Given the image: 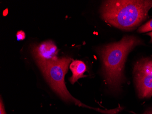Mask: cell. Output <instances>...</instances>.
Instances as JSON below:
<instances>
[{
  "instance_id": "cell-1",
  "label": "cell",
  "mask_w": 152,
  "mask_h": 114,
  "mask_svg": "<svg viewBox=\"0 0 152 114\" xmlns=\"http://www.w3.org/2000/svg\"><path fill=\"white\" fill-rule=\"evenodd\" d=\"M152 1H107L101 8L102 19L111 25L131 30L147 18Z\"/></svg>"
},
{
  "instance_id": "cell-2",
  "label": "cell",
  "mask_w": 152,
  "mask_h": 114,
  "mask_svg": "<svg viewBox=\"0 0 152 114\" xmlns=\"http://www.w3.org/2000/svg\"><path fill=\"white\" fill-rule=\"evenodd\" d=\"M140 43L141 41L135 37L126 36L119 42L103 46L99 50L105 78L112 90H119L124 80V65L127 56Z\"/></svg>"
},
{
  "instance_id": "cell-3",
  "label": "cell",
  "mask_w": 152,
  "mask_h": 114,
  "mask_svg": "<svg viewBox=\"0 0 152 114\" xmlns=\"http://www.w3.org/2000/svg\"><path fill=\"white\" fill-rule=\"evenodd\" d=\"M71 61V58L63 57L56 60L40 64L38 66L51 88L61 99L65 101L74 103L79 106L87 107L74 98L66 86L65 76Z\"/></svg>"
},
{
  "instance_id": "cell-4",
  "label": "cell",
  "mask_w": 152,
  "mask_h": 114,
  "mask_svg": "<svg viewBox=\"0 0 152 114\" xmlns=\"http://www.w3.org/2000/svg\"><path fill=\"white\" fill-rule=\"evenodd\" d=\"M135 80L139 96L148 98L152 96V60L143 59L138 62L134 69Z\"/></svg>"
},
{
  "instance_id": "cell-5",
  "label": "cell",
  "mask_w": 152,
  "mask_h": 114,
  "mask_svg": "<svg viewBox=\"0 0 152 114\" xmlns=\"http://www.w3.org/2000/svg\"><path fill=\"white\" fill-rule=\"evenodd\" d=\"M58 48L51 40L45 41L35 46L32 49V54L38 65L56 60L58 57Z\"/></svg>"
},
{
  "instance_id": "cell-6",
  "label": "cell",
  "mask_w": 152,
  "mask_h": 114,
  "mask_svg": "<svg viewBox=\"0 0 152 114\" xmlns=\"http://www.w3.org/2000/svg\"><path fill=\"white\" fill-rule=\"evenodd\" d=\"M70 68L72 72V75L70 78L69 80L72 85L80 78L87 76L84 75V73L87 71V66L82 61L79 60L73 61L70 65Z\"/></svg>"
},
{
  "instance_id": "cell-7",
  "label": "cell",
  "mask_w": 152,
  "mask_h": 114,
  "mask_svg": "<svg viewBox=\"0 0 152 114\" xmlns=\"http://www.w3.org/2000/svg\"><path fill=\"white\" fill-rule=\"evenodd\" d=\"M152 31V19L139 28L138 32L140 33Z\"/></svg>"
},
{
  "instance_id": "cell-8",
  "label": "cell",
  "mask_w": 152,
  "mask_h": 114,
  "mask_svg": "<svg viewBox=\"0 0 152 114\" xmlns=\"http://www.w3.org/2000/svg\"><path fill=\"white\" fill-rule=\"evenodd\" d=\"M16 37H17V39L18 41L23 40L25 38V33L23 31H19L17 32V34H16Z\"/></svg>"
},
{
  "instance_id": "cell-9",
  "label": "cell",
  "mask_w": 152,
  "mask_h": 114,
  "mask_svg": "<svg viewBox=\"0 0 152 114\" xmlns=\"http://www.w3.org/2000/svg\"><path fill=\"white\" fill-rule=\"evenodd\" d=\"M0 114H6L1 99V104H0Z\"/></svg>"
},
{
  "instance_id": "cell-10",
  "label": "cell",
  "mask_w": 152,
  "mask_h": 114,
  "mask_svg": "<svg viewBox=\"0 0 152 114\" xmlns=\"http://www.w3.org/2000/svg\"><path fill=\"white\" fill-rule=\"evenodd\" d=\"M7 13H8V11H7V9H6V10L4 11V13H3V14L4 16H6V15L7 14Z\"/></svg>"
},
{
  "instance_id": "cell-11",
  "label": "cell",
  "mask_w": 152,
  "mask_h": 114,
  "mask_svg": "<svg viewBox=\"0 0 152 114\" xmlns=\"http://www.w3.org/2000/svg\"><path fill=\"white\" fill-rule=\"evenodd\" d=\"M148 35H149V36H150V37H151V42H152V32H149V33H147Z\"/></svg>"
},
{
  "instance_id": "cell-12",
  "label": "cell",
  "mask_w": 152,
  "mask_h": 114,
  "mask_svg": "<svg viewBox=\"0 0 152 114\" xmlns=\"http://www.w3.org/2000/svg\"><path fill=\"white\" fill-rule=\"evenodd\" d=\"M146 114H152V110L149 112H147Z\"/></svg>"
}]
</instances>
